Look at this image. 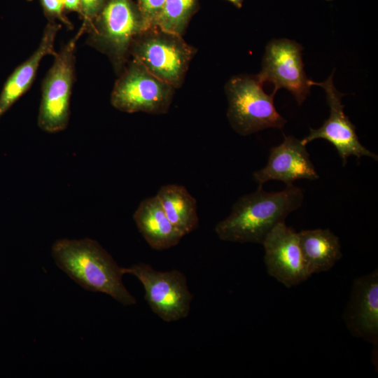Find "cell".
I'll return each instance as SVG.
<instances>
[{"label":"cell","mask_w":378,"mask_h":378,"mask_svg":"<svg viewBox=\"0 0 378 378\" xmlns=\"http://www.w3.org/2000/svg\"><path fill=\"white\" fill-rule=\"evenodd\" d=\"M303 191L292 183L279 192L258 187L233 204L230 214L218 222L215 232L223 241L262 244L268 233L301 206Z\"/></svg>","instance_id":"cell-1"},{"label":"cell","mask_w":378,"mask_h":378,"mask_svg":"<svg viewBox=\"0 0 378 378\" xmlns=\"http://www.w3.org/2000/svg\"><path fill=\"white\" fill-rule=\"evenodd\" d=\"M57 265L85 289L106 294L120 304H136L122 282V267L95 240L60 239L52 246Z\"/></svg>","instance_id":"cell-2"},{"label":"cell","mask_w":378,"mask_h":378,"mask_svg":"<svg viewBox=\"0 0 378 378\" xmlns=\"http://www.w3.org/2000/svg\"><path fill=\"white\" fill-rule=\"evenodd\" d=\"M145 24L132 0H107L86 29L88 43L106 55L116 73L120 74L130 57V48Z\"/></svg>","instance_id":"cell-3"},{"label":"cell","mask_w":378,"mask_h":378,"mask_svg":"<svg viewBox=\"0 0 378 378\" xmlns=\"http://www.w3.org/2000/svg\"><path fill=\"white\" fill-rule=\"evenodd\" d=\"M195 52V48L182 36L157 27L141 31L130 48L133 59L175 88L182 85Z\"/></svg>","instance_id":"cell-4"},{"label":"cell","mask_w":378,"mask_h":378,"mask_svg":"<svg viewBox=\"0 0 378 378\" xmlns=\"http://www.w3.org/2000/svg\"><path fill=\"white\" fill-rule=\"evenodd\" d=\"M85 31V27L82 24L74 37L55 52L52 65L43 80L37 122L43 132H61L69 124L76 44Z\"/></svg>","instance_id":"cell-5"},{"label":"cell","mask_w":378,"mask_h":378,"mask_svg":"<svg viewBox=\"0 0 378 378\" xmlns=\"http://www.w3.org/2000/svg\"><path fill=\"white\" fill-rule=\"evenodd\" d=\"M256 76L232 78L225 86L227 116L232 127L246 136L267 128H282L286 120L277 112L274 95L267 94Z\"/></svg>","instance_id":"cell-6"},{"label":"cell","mask_w":378,"mask_h":378,"mask_svg":"<svg viewBox=\"0 0 378 378\" xmlns=\"http://www.w3.org/2000/svg\"><path fill=\"white\" fill-rule=\"evenodd\" d=\"M175 89L132 58L115 83L111 104L128 113L164 114L170 107Z\"/></svg>","instance_id":"cell-7"},{"label":"cell","mask_w":378,"mask_h":378,"mask_svg":"<svg viewBox=\"0 0 378 378\" xmlns=\"http://www.w3.org/2000/svg\"><path fill=\"white\" fill-rule=\"evenodd\" d=\"M122 272L138 279L144 289L146 301L161 319L173 322L188 316L193 295L181 272H160L142 262L122 267Z\"/></svg>","instance_id":"cell-8"},{"label":"cell","mask_w":378,"mask_h":378,"mask_svg":"<svg viewBox=\"0 0 378 378\" xmlns=\"http://www.w3.org/2000/svg\"><path fill=\"white\" fill-rule=\"evenodd\" d=\"M298 43L286 39H274L267 46L261 71L256 75L264 83L274 85V92L280 88L290 92L300 105L309 93V79L304 71L301 51Z\"/></svg>","instance_id":"cell-9"},{"label":"cell","mask_w":378,"mask_h":378,"mask_svg":"<svg viewBox=\"0 0 378 378\" xmlns=\"http://www.w3.org/2000/svg\"><path fill=\"white\" fill-rule=\"evenodd\" d=\"M309 83L311 85H319L325 90L330 107V115L319 128H310L309 135L301 140L302 144L306 146L309 142L317 139L327 140L337 150L343 166L351 155L358 159L367 156L377 160V155L360 142L356 127L344 113V106L342 104L344 94L338 92L334 86L332 74L324 82L316 83L310 80Z\"/></svg>","instance_id":"cell-10"},{"label":"cell","mask_w":378,"mask_h":378,"mask_svg":"<svg viewBox=\"0 0 378 378\" xmlns=\"http://www.w3.org/2000/svg\"><path fill=\"white\" fill-rule=\"evenodd\" d=\"M264 262L268 274L287 288L306 281L309 274L298 232L285 222L277 224L266 236Z\"/></svg>","instance_id":"cell-11"},{"label":"cell","mask_w":378,"mask_h":378,"mask_svg":"<svg viewBox=\"0 0 378 378\" xmlns=\"http://www.w3.org/2000/svg\"><path fill=\"white\" fill-rule=\"evenodd\" d=\"M342 318L353 336L377 345V269L354 279L349 300Z\"/></svg>","instance_id":"cell-12"},{"label":"cell","mask_w":378,"mask_h":378,"mask_svg":"<svg viewBox=\"0 0 378 378\" xmlns=\"http://www.w3.org/2000/svg\"><path fill=\"white\" fill-rule=\"evenodd\" d=\"M253 179L262 187L268 181H281L286 185L298 179L316 180L318 175L301 140L284 136L281 144L271 148L267 164L253 173Z\"/></svg>","instance_id":"cell-13"},{"label":"cell","mask_w":378,"mask_h":378,"mask_svg":"<svg viewBox=\"0 0 378 378\" xmlns=\"http://www.w3.org/2000/svg\"><path fill=\"white\" fill-rule=\"evenodd\" d=\"M60 27L57 21H48L36 50L7 79L0 94V118L29 89L43 57L55 54V39Z\"/></svg>","instance_id":"cell-14"},{"label":"cell","mask_w":378,"mask_h":378,"mask_svg":"<svg viewBox=\"0 0 378 378\" xmlns=\"http://www.w3.org/2000/svg\"><path fill=\"white\" fill-rule=\"evenodd\" d=\"M133 219L143 237L155 250L173 247L184 237L169 220L156 195L140 202Z\"/></svg>","instance_id":"cell-15"},{"label":"cell","mask_w":378,"mask_h":378,"mask_svg":"<svg viewBox=\"0 0 378 378\" xmlns=\"http://www.w3.org/2000/svg\"><path fill=\"white\" fill-rule=\"evenodd\" d=\"M298 235L310 276L330 270L342 258L340 239L330 230H304L298 232Z\"/></svg>","instance_id":"cell-16"},{"label":"cell","mask_w":378,"mask_h":378,"mask_svg":"<svg viewBox=\"0 0 378 378\" xmlns=\"http://www.w3.org/2000/svg\"><path fill=\"white\" fill-rule=\"evenodd\" d=\"M155 195L169 220L183 236L197 229L199 225L197 201L184 186L164 185Z\"/></svg>","instance_id":"cell-17"},{"label":"cell","mask_w":378,"mask_h":378,"mask_svg":"<svg viewBox=\"0 0 378 378\" xmlns=\"http://www.w3.org/2000/svg\"><path fill=\"white\" fill-rule=\"evenodd\" d=\"M197 5V0H165L152 27L183 36Z\"/></svg>","instance_id":"cell-18"},{"label":"cell","mask_w":378,"mask_h":378,"mask_svg":"<svg viewBox=\"0 0 378 378\" xmlns=\"http://www.w3.org/2000/svg\"><path fill=\"white\" fill-rule=\"evenodd\" d=\"M165 0H137V7L146 29L152 27L160 13Z\"/></svg>","instance_id":"cell-19"},{"label":"cell","mask_w":378,"mask_h":378,"mask_svg":"<svg viewBox=\"0 0 378 378\" xmlns=\"http://www.w3.org/2000/svg\"><path fill=\"white\" fill-rule=\"evenodd\" d=\"M43 12L48 21L59 20L69 28H72V24L64 15V0H40Z\"/></svg>","instance_id":"cell-20"},{"label":"cell","mask_w":378,"mask_h":378,"mask_svg":"<svg viewBox=\"0 0 378 378\" xmlns=\"http://www.w3.org/2000/svg\"><path fill=\"white\" fill-rule=\"evenodd\" d=\"M107 0H80V12L83 22L87 29L102 9Z\"/></svg>","instance_id":"cell-21"},{"label":"cell","mask_w":378,"mask_h":378,"mask_svg":"<svg viewBox=\"0 0 378 378\" xmlns=\"http://www.w3.org/2000/svg\"><path fill=\"white\" fill-rule=\"evenodd\" d=\"M64 9L69 11H75L80 14V0H64Z\"/></svg>","instance_id":"cell-22"},{"label":"cell","mask_w":378,"mask_h":378,"mask_svg":"<svg viewBox=\"0 0 378 378\" xmlns=\"http://www.w3.org/2000/svg\"><path fill=\"white\" fill-rule=\"evenodd\" d=\"M233 4L237 8H241L244 0H227Z\"/></svg>","instance_id":"cell-23"},{"label":"cell","mask_w":378,"mask_h":378,"mask_svg":"<svg viewBox=\"0 0 378 378\" xmlns=\"http://www.w3.org/2000/svg\"><path fill=\"white\" fill-rule=\"evenodd\" d=\"M326 1H331V0H326Z\"/></svg>","instance_id":"cell-24"},{"label":"cell","mask_w":378,"mask_h":378,"mask_svg":"<svg viewBox=\"0 0 378 378\" xmlns=\"http://www.w3.org/2000/svg\"><path fill=\"white\" fill-rule=\"evenodd\" d=\"M28 1H31V0H28Z\"/></svg>","instance_id":"cell-25"}]
</instances>
